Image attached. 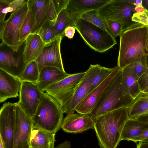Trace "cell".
Returning a JSON list of instances; mask_svg holds the SVG:
<instances>
[{"instance_id":"obj_31","label":"cell","mask_w":148,"mask_h":148,"mask_svg":"<svg viewBox=\"0 0 148 148\" xmlns=\"http://www.w3.org/2000/svg\"><path fill=\"white\" fill-rule=\"evenodd\" d=\"M28 1L14 0L9 5L0 0V23L5 21V18L7 13L17 10L27 3Z\"/></svg>"},{"instance_id":"obj_28","label":"cell","mask_w":148,"mask_h":148,"mask_svg":"<svg viewBox=\"0 0 148 148\" xmlns=\"http://www.w3.org/2000/svg\"><path fill=\"white\" fill-rule=\"evenodd\" d=\"M27 5L28 10L23 21L21 30L19 42L21 43L24 42L28 36L32 34L35 24V14L28 3Z\"/></svg>"},{"instance_id":"obj_5","label":"cell","mask_w":148,"mask_h":148,"mask_svg":"<svg viewBox=\"0 0 148 148\" xmlns=\"http://www.w3.org/2000/svg\"><path fill=\"white\" fill-rule=\"evenodd\" d=\"M74 27L85 42L95 51L104 52L117 43L115 38L108 32L80 18L75 21Z\"/></svg>"},{"instance_id":"obj_48","label":"cell","mask_w":148,"mask_h":148,"mask_svg":"<svg viewBox=\"0 0 148 148\" xmlns=\"http://www.w3.org/2000/svg\"><path fill=\"white\" fill-rule=\"evenodd\" d=\"M146 50L148 53V25L147 27V40L146 43Z\"/></svg>"},{"instance_id":"obj_39","label":"cell","mask_w":148,"mask_h":148,"mask_svg":"<svg viewBox=\"0 0 148 148\" xmlns=\"http://www.w3.org/2000/svg\"><path fill=\"white\" fill-rule=\"evenodd\" d=\"M147 139H148V128L145 129L140 135L133 138L131 141L137 143Z\"/></svg>"},{"instance_id":"obj_37","label":"cell","mask_w":148,"mask_h":148,"mask_svg":"<svg viewBox=\"0 0 148 148\" xmlns=\"http://www.w3.org/2000/svg\"><path fill=\"white\" fill-rule=\"evenodd\" d=\"M49 4L48 10V19L49 21L55 22L57 17L52 0H49Z\"/></svg>"},{"instance_id":"obj_25","label":"cell","mask_w":148,"mask_h":148,"mask_svg":"<svg viewBox=\"0 0 148 148\" xmlns=\"http://www.w3.org/2000/svg\"><path fill=\"white\" fill-rule=\"evenodd\" d=\"M147 114H148V95L141 92L129 108V119H136Z\"/></svg>"},{"instance_id":"obj_47","label":"cell","mask_w":148,"mask_h":148,"mask_svg":"<svg viewBox=\"0 0 148 148\" xmlns=\"http://www.w3.org/2000/svg\"><path fill=\"white\" fill-rule=\"evenodd\" d=\"M141 92L148 95V87H147L141 90Z\"/></svg>"},{"instance_id":"obj_20","label":"cell","mask_w":148,"mask_h":148,"mask_svg":"<svg viewBox=\"0 0 148 148\" xmlns=\"http://www.w3.org/2000/svg\"><path fill=\"white\" fill-rule=\"evenodd\" d=\"M45 44L37 34L29 35L25 40L24 58L27 65L36 60L41 54Z\"/></svg>"},{"instance_id":"obj_2","label":"cell","mask_w":148,"mask_h":148,"mask_svg":"<svg viewBox=\"0 0 148 148\" xmlns=\"http://www.w3.org/2000/svg\"><path fill=\"white\" fill-rule=\"evenodd\" d=\"M147 26L137 23L119 36L117 66L121 70L132 61L148 54L146 50Z\"/></svg>"},{"instance_id":"obj_4","label":"cell","mask_w":148,"mask_h":148,"mask_svg":"<svg viewBox=\"0 0 148 148\" xmlns=\"http://www.w3.org/2000/svg\"><path fill=\"white\" fill-rule=\"evenodd\" d=\"M64 113L60 104L51 96L43 92L38 106L32 118L33 126L56 134L61 128Z\"/></svg>"},{"instance_id":"obj_8","label":"cell","mask_w":148,"mask_h":148,"mask_svg":"<svg viewBox=\"0 0 148 148\" xmlns=\"http://www.w3.org/2000/svg\"><path fill=\"white\" fill-rule=\"evenodd\" d=\"M25 41L17 50L2 41L0 44V69L18 77L27 65L24 58Z\"/></svg>"},{"instance_id":"obj_30","label":"cell","mask_w":148,"mask_h":148,"mask_svg":"<svg viewBox=\"0 0 148 148\" xmlns=\"http://www.w3.org/2000/svg\"><path fill=\"white\" fill-rule=\"evenodd\" d=\"M54 22L48 20L36 33L40 36L45 45L56 38L54 33Z\"/></svg>"},{"instance_id":"obj_38","label":"cell","mask_w":148,"mask_h":148,"mask_svg":"<svg viewBox=\"0 0 148 148\" xmlns=\"http://www.w3.org/2000/svg\"><path fill=\"white\" fill-rule=\"evenodd\" d=\"M147 62L148 66V54L147 56ZM139 82L142 90L148 87V69L146 73L139 79Z\"/></svg>"},{"instance_id":"obj_10","label":"cell","mask_w":148,"mask_h":148,"mask_svg":"<svg viewBox=\"0 0 148 148\" xmlns=\"http://www.w3.org/2000/svg\"><path fill=\"white\" fill-rule=\"evenodd\" d=\"M15 109L13 148H30V140L33 125L32 118L23 110L18 102Z\"/></svg>"},{"instance_id":"obj_19","label":"cell","mask_w":148,"mask_h":148,"mask_svg":"<svg viewBox=\"0 0 148 148\" xmlns=\"http://www.w3.org/2000/svg\"><path fill=\"white\" fill-rule=\"evenodd\" d=\"M60 69L54 67L45 66L40 71L36 84L40 90L43 92L51 85L69 75Z\"/></svg>"},{"instance_id":"obj_40","label":"cell","mask_w":148,"mask_h":148,"mask_svg":"<svg viewBox=\"0 0 148 148\" xmlns=\"http://www.w3.org/2000/svg\"><path fill=\"white\" fill-rule=\"evenodd\" d=\"M76 29L73 26H69L65 29L64 32L65 36L70 39L73 38L75 33Z\"/></svg>"},{"instance_id":"obj_33","label":"cell","mask_w":148,"mask_h":148,"mask_svg":"<svg viewBox=\"0 0 148 148\" xmlns=\"http://www.w3.org/2000/svg\"><path fill=\"white\" fill-rule=\"evenodd\" d=\"M147 55L144 56L130 62L139 79L145 74L148 70V66L147 62Z\"/></svg>"},{"instance_id":"obj_29","label":"cell","mask_w":148,"mask_h":148,"mask_svg":"<svg viewBox=\"0 0 148 148\" xmlns=\"http://www.w3.org/2000/svg\"><path fill=\"white\" fill-rule=\"evenodd\" d=\"M40 71L35 60L32 61L26 65L21 75L18 77L21 82H29L36 83Z\"/></svg>"},{"instance_id":"obj_7","label":"cell","mask_w":148,"mask_h":148,"mask_svg":"<svg viewBox=\"0 0 148 148\" xmlns=\"http://www.w3.org/2000/svg\"><path fill=\"white\" fill-rule=\"evenodd\" d=\"M27 3L12 12L7 20L0 23V39L16 50L23 43L19 42L22 24L28 10Z\"/></svg>"},{"instance_id":"obj_26","label":"cell","mask_w":148,"mask_h":148,"mask_svg":"<svg viewBox=\"0 0 148 148\" xmlns=\"http://www.w3.org/2000/svg\"><path fill=\"white\" fill-rule=\"evenodd\" d=\"M90 67L92 71L90 84V92L101 84L115 69L116 67V66L112 68H107L98 64H91Z\"/></svg>"},{"instance_id":"obj_27","label":"cell","mask_w":148,"mask_h":148,"mask_svg":"<svg viewBox=\"0 0 148 148\" xmlns=\"http://www.w3.org/2000/svg\"><path fill=\"white\" fill-rule=\"evenodd\" d=\"M75 21L71 17L66 9L62 10L58 15L54 22V29L56 38L60 36H65V29L69 26L74 27Z\"/></svg>"},{"instance_id":"obj_41","label":"cell","mask_w":148,"mask_h":148,"mask_svg":"<svg viewBox=\"0 0 148 148\" xmlns=\"http://www.w3.org/2000/svg\"><path fill=\"white\" fill-rule=\"evenodd\" d=\"M71 144L69 141H66L59 144L54 148H71Z\"/></svg>"},{"instance_id":"obj_23","label":"cell","mask_w":148,"mask_h":148,"mask_svg":"<svg viewBox=\"0 0 148 148\" xmlns=\"http://www.w3.org/2000/svg\"><path fill=\"white\" fill-rule=\"evenodd\" d=\"M28 4L34 11L35 24L32 34H36L48 20L49 0H28Z\"/></svg>"},{"instance_id":"obj_43","label":"cell","mask_w":148,"mask_h":148,"mask_svg":"<svg viewBox=\"0 0 148 148\" xmlns=\"http://www.w3.org/2000/svg\"><path fill=\"white\" fill-rule=\"evenodd\" d=\"M136 148H148V142L143 141L139 142Z\"/></svg>"},{"instance_id":"obj_45","label":"cell","mask_w":148,"mask_h":148,"mask_svg":"<svg viewBox=\"0 0 148 148\" xmlns=\"http://www.w3.org/2000/svg\"><path fill=\"white\" fill-rule=\"evenodd\" d=\"M142 4L145 9L148 10V0H142Z\"/></svg>"},{"instance_id":"obj_36","label":"cell","mask_w":148,"mask_h":148,"mask_svg":"<svg viewBox=\"0 0 148 148\" xmlns=\"http://www.w3.org/2000/svg\"><path fill=\"white\" fill-rule=\"evenodd\" d=\"M57 15L66 9L69 0H52Z\"/></svg>"},{"instance_id":"obj_24","label":"cell","mask_w":148,"mask_h":148,"mask_svg":"<svg viewBox=\"0 0 148 148\" xmlns=\"http://www.w3.org/2000/svg\"><path fill=\"white\" fill-rule=\"evenodd\" d=\"M148 125L140 122L136 119H129L125 123L121 137V140L129 141L140 135Z\"/></svg>"},{"instance_id":"obj_6","label":"cell","mask_w":148,"mask_h":148,"mask_svg":"<svg viewBox=\"0 0 148 148\" xmlns=\"http://www.w3.org/2000/svg\"><path fill=\"white\" fill-rule=\"evenodd\" d=\"M135 7L127 0H110L97 11L103 18L118 23L124 31L138 23L132 20L133 14L136 13Z\"/></svg>"},{"instance_id":"obj_9","label":"cell","mask_w":148,"mask_h":148,"mask_svg":"<svg viewBox=\"0 0 148 148\" xmlns=\"http://www.w3.org/2000/svg\"><path fill=\"white\" fill-rule=\"evenodd\" d=\"M85 73V72H82L70 74L66 77L51 85L45 92L62 106L71 98Z\"/></svg>"},{"instance_id":"obj_22","label":"cell","mask_w":148,"mask_h":148,"mask_svg":"<svg viewBox=\"0 0 148 148\" xmlns=\"http://www.w3.org/2000/svg\"><path fill=\"white\" fill-rule=\"evenodd\" d=\"M121 70L125 88L130 96L135 99L142 90L139 82V78L131 63Z\"/></svg>"},{"instance_id":"obj_15","label":"cell","mask_w":148,"mask_h":148,"mask_svg":"<svg viewBox=\"0 0 148 148\" xmlns=\"http://www.w3.org/2000/svg\"><path fill=\"white\" fill-rule=\"evenodd\" d=\"M94 121L88 114L71 113L63 119L61 128L67 133L77 134L94 129Z\"/></svg>"},{"instance_id":"obj_13","label":"cell","mask_w":148,"mask_h":148,"mask_svg":"<svg viewBox=\"0 0 148 148\" xmlns=\"http://www.w3.org/2000/svg\"><path fill=\"white\" fill-rule=\"evenodd\" d=\"M63 38L62 36L57 37L45 45L41 54L35 60L40 72L45 66L56 67L65 71L60 51V44Z\"/></svg>"},{"instance_id":"obj_11","label":"cell","mask_w":148,"mask_h":148,"mask_svg":"<svg viewBox=\"0 0 148 148\" xmlns=\"http://www.w3.org/2000/svg\"><path fill=\"white\" fill-rule=\"evenodd\" d=\"M15 119L14 103H4L0 111V137L5 148H13Z\"/></svg>"},{"instance_id":"obj_16","label":"cell","mask_w":148,"mask_h":148,"mask_svg":"<svg viewBox=\"0 0 148 148\" xmlns=\"http://www.w3.org/2000/svg\"><path fill=\"white\" fill-rule=\"evenodd\" d=\"M84 77L77 88L73 96L66 103L61 106L64 113H74L75 109L90 92V84L92 76L90 67L85 71Z\"/></svg>"},{"instance_id":"obj_44","label":"cell","mask_w":148,"mask_h":148,"mask_svg":"<svg viewBox=\"0 0 148 148\" xmlns=\"http://www.w3.org/2000/svg\"><path fill=\"white\" fill-rule=\"evenodd\" d=\"M135 10L136 12H140L144 11L145 9L142 5V4L136 6Z\"/></svg>"},{"instance_id":"obj_17","label":"cell","mask_w":148,"mask_h":148,"mask_svg":"<svg viewBox=\"0 0 148 148\" xmlns=\"http://www.w3.org/2000/svg\"><path fill=\"white\" fill-rule=\"evenodd\" d=\"M21 84L18 77L0 69V103L9 98L18 96Z\"/></svg>"},{"instance_id":"obj_49","label":"cell","mask_w":148,"mask_h":148,"mask_svg":"<svg viewBox=\"0 0 148 148\" xmlns=\"http://www.w3.org/2000/svg\"><path fill=\"white\" fill-rule=\"evenodd\" d=\"M0 148H5L3 143L1 137H0Z\"/></svg>"},{"instance_id":"obj_42","label":"cell","mask_w":148,"mask_h":148,"mask_svg":"<svg viewBox=\"0 0 148 148\" xmlns=\"http://www.w3.org/2000/svg\"><path fill=\"white\" fill-rule=\"evenodd\" d=\"M136 119L140 122L148 125V114L140 116Z\"/></svg>"},{"instance_id":"obj_35","label":"cell","mask_w":148,"mask_h":148,"mask_svg":"<svg viewBox=\"0 0 148 148\" xmlns=\"http://www.w3.org/2000/svg\"><path fill=\"white\" fill-rule=\"evenodd\" d=\"M132 21L145 26L148 25V10L134 13L132 18Z\"/></svg>"},{"instance_id":"obj_18","label":"cell","mask_w":148,"mask_h":148,"mask_svg":"<svg viewBox=\"0 0 148 148\" xmlns=\"http://www.w3.org/2000/svg\"><path fill=\"white\" fill-rule=\"evenodd\" d=\"M110 0H69L66 8L69 14L75 21L82 15L90 10H98Z\"/></svg>"},{"instance_id":"obj_32","label":"cell","mask_w":148,"mask_h":148,"mask_svg":"<svg viewBox=\"0 0 148 148\" xmlns=\"http://www.w3.org/2000/svg\"><path fill=\"white\" fill-rule=\"evenodd\" d=\"M97 10H93L86 12L82 15L80 18L100 27L110 34L105 19L99 15Z\"/></svg>"},{"instance_id":"obj_50","label":"cell","mask_w":148,"mask_h":148,"mask_svg":"<svg viewBox=\"0 0 148 148\" xmlns=\"http://www.w3.org/2000/svg\"><path fill=\"white\" fill-rule=\"evenodd\" d=\"M142 141L148 142V139H147L144 140Z\"/></svg>"},{"instance_id":"obj_14","label":"cell","mask_w":148,"mask_h":148,"mask_svg":"<svg viewBox=\"0 0 148 148\" xmlns=\"http://www.w3.org/2000/svg\"><path fill=\"white\" fill-rule=\"evenodd\" d=\"M121 70L117 66L99 85L90 92L75 109L78 113L89 114L95 109L104 91L112 79Z\"/></svg>"},{"instance_id":"obj_1","label":"cell","mask_w":148,"mask_h":148,"mask_svg":"<svg viewBox=\"0 0 148 148\" xmlns=\"http://www.w3.org/2000/svg\"><path fill=\"white\" fill-rule=\"evenodd\" d=\"M129 108H122L102 115L94 121V129L100 148H116L129 119Z\"/></svg>"},{"instance_id":"obj_12","label":"cell","mask_w":148,"mask_h":148,"mask_svg":"<svg viewBox=\"0 0 148 148\" xmlns=\"http://www.w3.org/2000/svg\"><path fill=\"white\" fill-rule=\"evenodd\" d=\"M42 93L36 83L22 82L18 102L24 111L31 118L38 106Z\"/></svg>"},{"instance_id":"obj_34","label":"cell","mask_w":148,"mask_h":148,"mask_svg":"<svg viewBox=\"0 0 148 148\" xmlns=\"http://www.w3.org/2000/svg\"><path fill=\"white\" fill-rule=\"evenodd\" d=\"M104 19L111 35L115 38L117 36H120L123 32L121 26L115 21Z\"/></svg>"},{"instance_id":"obj_46","label":"cell","mask_w":148,"mask_h":148,"mask_svg":"<svg viewBox=\"0 0 148 148\" xmlns=\"http://www.w3.org/2000/svg\"><path fill=\"white\" fill-rule=\"evenodd\" d=\"M3 2L9 5L14 0H1Z\"/></svg>"},{"instance_id":"obj_21","label":"cell","mask_w":148,"mask_h":148,"mask_svg":"<svg viewBox=\"0 0 148 148\" xmlns=\"http://www.w3.org/2000/svg\"><path fill=\"white\" fill-rule=\"evenodd\" d=\"M55 134L33 126L30 140V148H54Z\"/></svg>"},{"instance_id":"obj_3","label":"cell","mask_w":148,"mask_h":148,"mask_svg":"<svg viewBox=\"0 0 148 148\" xmlns=\"http://www.w3.org/2000/svg\"><path fill=\"white\" fill-rule=\"evenodd\" d=\"M134 100L125 88L120 70L105 89L95 109L88 114L94 121L111 111L122 108H130Z\"/></svg>"}]
</instances>
